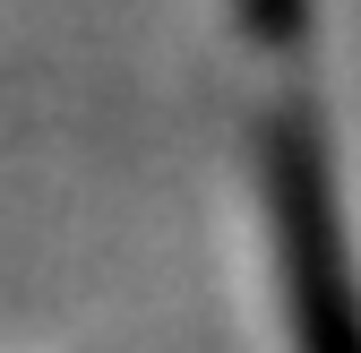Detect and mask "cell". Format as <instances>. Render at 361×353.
I'll use <instances>...</instances> for the list:
<instances>
[{
  "mask_svg": "<svg viewBox=\"0 0 361 353\" xmlns=\"http://www.w3.org/2000/svg\"><path fill=\"white\" fill-rule=\"evenodd\" d=\"M267 215H276L293 353H361V276L344 241V198L327 172V138L301 112L267 129Z\"/></svg>",
  "mask_w": 361,
  "mask_h": 353,
  "instance_id": "6da1fadb",
  "label": "cell"
},
{
  "mask_svg": "<svg viewBox=\"0 0 361 353\" xmlns=\"http://www.w3.org/2000/svg\"><path fill=\"white\" fill-rule=\"evenodd\" d=\"M301 18H310V0H241V26L267 35V43H293Z\"/></svg>",
  "mask_w": 361,
  "mask_h": 353,
  "instance_id": "7a4b0ae2",
  "label": "cell"
}]
</instances>
